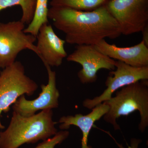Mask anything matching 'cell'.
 Segmentation results:
<instances>
[{
	"label": "cell",
	"mask_w": 148,
	"mask_h": 148,
	"mask_svg": "<svg viewBox=\"0 0 148 148\" xmlns=\"http://www.w3.org/2000/svg\"><path fill=\"white\" fill-rule=\"evenodd\" d=\"M47 16L56 29L65 34L66 42L69 44L95 45L106 38L114 39L121 35L106 5L90 11L51 7Z\"/></svg>",
	"instance_id": "6da1fadb"
},
{
	"label": "cell",
	"mask_w": 148,
	"mask_h": 148,
	"mask_svg": "<svg viewBox=\"0 0 148 148\" xmlns=\"http://www.w3.org/2000/svg\"><path fill=\"white\" fill-rule=\"evenodd\" d=\"M53 115L52 110H44L29 116L13 112L8 127L0 132V148H18L54 136L58 132Z\"/></svg>",
	"instance_id": "7a4b0ae2"
},
{
	"label": "cell",
	"mask_w": 148,
	"mask_h": 148,
	"mask_svg": "<svg viewBox=\"0 0 148 148\" xmlns=\"http://www.w3.org/2000/svg\"><path fill=\"white\" fill-rule=\"evenodd\" d=\"M105 102L109 110L103 116V119L112 125L115 130H120L117 119L138 111L140 116L138 127L141 132H145L148 126L147 80L139 81L122 88L114 97Z\"/></svg>",
	"instance_id": "3957f363"
},
{
	"label": "cell",
	"mask_w": 148,
	"mask_h": 148,
	"mask_svg": "<svg viewBox=\"0 0 148 148\" xmlns=\"http://www.w3.org/2000/svg\"><path fill=\"white\" fill-rule=\"evenodd\" d=\"M38 85L25 74L24 66L20 61L3 69L0 73V125L1 115L8 112L20 96H31L38 89Z\"/></svg>",
	"instance_id": "277c9868"
},
{
	"label": "cell",
	"mask_w": 148,
	"mask_h": 148,
	"mask_svg": "<svg viewBox=\"0 0 148 148\" xmlns=\"http://www.w3.org/2000/svg\"><path fill=\"white\" fill-rule=\"evenodd\" d=\"M25 24L21 20L0 22V68L4 69L15 62L18 53L29 49L38 55L34 43L36 37L24 32Z\"/></svg>",
	"instance_id": "5b68a950"
},
{
	"label": "cell",
	"mask_w": 148,
	"mask_h": 148,
	"mask_svg": "<svg viewBox=\"0 0 148 148\" xmlns=\"http://www.w3.org/2000/svg\"><path fill=\"white\" fill-rule=\"evenodd\" d=\"M106 5L121 34L142 32L148 26V0H109Z\"/></svg>",
	"instance_id": "8992f818"
},
{
	"label": "cell",
	"mask_w": 148,
	"mask_h": 148,
	"mask_svg": "<svg viewBox=\"0 0 148 148\" xmlns=\"http://www.w3.org/2000/svg\"><path fill=\"white\" fill-rule=\"evenodd\" d=\"M115 70L110 72L107 78L106 90L99 96L85 99L83 102V107L92 110L95 106L108 101L118 89L139 81L148 79V66L133 67L117 61H116Z\"/></svg>",
	"instance_id": "52a82bcc"
},
{
	"label": "cell",
	"mask_w": 148,
	"mask_h": 148,
	"mask_svg": "<svg viewBox=\"0 0 148 148\" xmlns=\"http://www.w3.org/2000/svg\"><path fill=\"white\" fill-rule=\"evenodd\" d=\"M67 60L82 66L77 76L83 84L95 82L101 69L112 71L115 69L116 61L100 52L93 45H77L75 50L67 56Z\"/></svg>",
	"instance_id": "ba28073f"
},
{
	"label": "cell",
	"mask_w": 148,
	"mask_h": 148,
	"mask_svg": "<svg viewBox=\"0 0 148 148\" xmlns=\"http://www.w3.org/2000/svg\"><path fill=\"white\" fill-rule=\"evenodd\" d=\"M45 66L48 76L47 84L42 85L41 92L34 100H27L24 95L19 97L12 105L13 112L22 116H29L39 110L58 108L60 93L56 87V73L52 71L48 65Z\"/></svg>",
	"instance_id": "9c48e42d"
},
{
	"label": "cell",
	"mask_w": 148,
	"mask_h": 148,
	"mask_svg": "<svg viewBox=\"0 0 148 148\" xmlns=\"http://www.w3.org/2000/svg\"><path fill=\"white\" fill-rule=\"evenodd\" d=\"M38 56L45 65L58 67L67 57L65 49L66 41L59 38L50 24L42 25L36 36Z\"/></svg>",
	"instance_id": "30bf717a"
},
{
	"label": "cell",
	"mask_w": 148,
	"mask_h": 148,
	"mask_svg": "<svg viewBox=\"0 0 148 148\" xmlns=\"http://www.w3.org/2000/svg\"><path fill=\"white\" fill-rule=\"evenodd\" d=\"M94 46L100 52L114 60L133 67L148 66V47L143 40L138 45L130 47H119L115 45L110 44L105 39Z\"/></svg>",
	"instance_id": "8fae6325"
},
{
	"label": "cell",
	"mask_w": 148,
	"mask_h": 148,
	"mask_svg": "<svg viewBox=\"0 0 148 148\" xmlns=\"http://www.w3.org/2000/svg\"><path fill=\"white\" fill-rule=\"evenodd\" d=\"M109 107L106 102L99 104L92 109V111L86 115L76 114L61 117L58 123H61L59 128L62 130L69 129L71 125L77 126L82 132L81 148H92L88 145V138L94 123L101 119L109 111Z\"/></svg>",
	"instance_id": "7c38bea8"
},
{
	"label": "cell",
	"mask_w": 148,
	"mask_h": 148,
	"mask_svg": "<svg viewBox=\"0 0 148 148\" xmlns=\"http://www.w3.org/2000/svg\"><path fill=\"white\" fill-rule=\"evenodd\" d=\"M48 3V0H37L34 18L27 28L24 29L25 33L36 37L40 27L43 24L49 23Z\"/></svg>",
	"instance_id": "4fadbf2b"
},
{
	"label": "cell",
	"mask_w": 148,
	"mask_h": 148,
	"mask_svg": "<svg viewBox=\"0 0 148 148\" xmlns=\"http://www.w3.org/2000/svg\"><path fill=\"white\" fill-rule=\"evenodd\" d=\"M36 2L37 0H0V12L8 8L19 6L22 11L20 20L29 25L34 18Z\"/></svg>",
	"instance_id": "5bb4252c"
},
{
	"label": "cell",
	"mask_w": 148,
	"mask_h": 148,
	"mask_svg": "<svg viewBox=\"0 0 148 148\" xmlns=\"http://www.w3.org/2000/svg\"><path fill=\"white\" fill-rule=\"evenodd\" d=\"M109 0H51V7H64L77 10L90 11L106 5Z\"/></svg>",
	"instance_id": "9a60e30c"
},
{
	"label": "cell",
	"mask_w": 148,
	"mask_h": 148,
	"mask_svg": "<svg viewBox=\"0 0 148 148\" xmlns=\"http://www.w3.org/2000/svg\"><path fill=\"white\" fill-rule=\"evenodd\" d=\"M69 132L67 130H61L58 132L52 138L44 140L35 148H54L57 145H60L69 137Z\"/></svg>",
	"instance_id": "2e32d148"
},
{
	"label": "cell",
	"mask_w": 148,
	"mask_h": 148,
	"mask_svg": "<svg viewBox=\"0 0 148 148\" xmlns=\"http://www.w3.org/2000/svg\"><path fill=\"white\" fill-rule=\"evenodd\" d=\"M116 145L119 148H125L122 144H120L115 141ZM141 139L132 138L130 140V145L128 146V148H138L139 145L142 143Z\"/></svg>",
	"instance_id": "e0dca14e"
},
{
	"label": "cell",
	"mask_w": 148,
	"mask_h": 148,
	"mask_svg": "<svg viewBox=\"0 0 148 148\" xmlns=\"http://www.w3.org/2000/svg\"><path fill=\"white\" fill-rule=\"evenodd\" d=\"M142 33L143 34V40L144 41L146 45L148 47V26L144 29Z\"/></svg>",
	"instance_id": "ac0fdd59"
},
{
	"label": "cell",
	"mask_w": 148,
	"mask_h": 148,
	"mask_svg": "<svg viewBox=\"0 0 148 148\" xmlns=\"http://www.w3.org/2000/svg\"><path fill=\"white\" fill-rule=\"evenodd\" d=\"M4 128H5L4 126L3 125H0V132H1V129H3Z\"/></svg>",
	"instance_id": "d6986e66"
}]
</instances>
